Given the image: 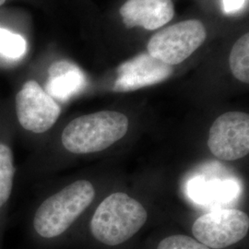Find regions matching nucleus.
<instances>
[{"label":"nucleus","mask_w":249,"mask_h":249,"mask_svg":"<svg viewBox=\"0 0 249 249\" xmlns=\"http://www.w3.org/2000/svg\"><path fill=\"white\" fill-rule=\"evenodd\" d=\"M6 0H0V6H2L4 3H5Z\"/></svg>","instance_id":"obj_17"},{"label":"nucleus","mask_w":249,"mask_h":249,"mask_svg":"<svg viewBox=\"0 0 249 249\" xmlns=\"http://www.w3.org/2000/svg\"><path fill=\"white\" fill-rule=\"evenodd\" d=\"M157 249H211L192 237L183 234L171 235L160 241Z\"/></svg>","instance_id":"obj_15"},{"label":"nucleus","mask_w":249,"mask_h":249,"mask_svg":"<svg viewBox=\"0 0 249 249\" xmlns=\"http://www.w3.org/2000/svg\"><path fill=\"white\" fill-rule=\"evenodd\" d=\"M15 176L14 156L8 145L0 143V209L11 195Z\"/></svg>","instance_id":"obj_12"},{"label":"nucleus","mask_w":249,"mask_h":249,"mask_svg":"<svg viewBox=\"0 0 249 249\" xmlns=\"http://www.w3.org/2000/svg\"><path fill=\"white\" fill-rule=\"evenodd\" d=\"M94 196V187L87 180H78L64 187L37 209L34 218L35 230L44 238L62 234L89 207Z\"/></svg>","instance_id":"obj_3"},{"label":"nucleus","mask_w":249,"mask_h":249,"mask_svg":"<svg viewBox=\"0 0 249 249\" xmlns=\"http://www.w3.org/2000/svg\"><path fill=\"white\" fill-rule=\"evenodd\" d=\"M247 0H222V9L226 15H232L244 9Z\"/></svg>","instance_id":"obj_16"},{"label":"nucleus","mask_w":249,"mask_h":249,"mask_svg":"<svg viewBox=\"0 0 249 249\" xmlns=\"http://www.w3.org/2000/svg\"><path fill=\"white\" fill-rule=\"evenodd\" d=\"M171 0H127L120 9V15L127 28L143 27L156 30L174 18Z\"/></svg>","instance_id":"obj_9"},{"label":"nucleus","mask_w":249,"mask_h":249,"mask_svg":"<svg viewBox=\"0 0 249 249\" xmlns=\"http://www.w3.org/2000/svg\"><path fill=\"white\" fill-rule=\"evenodd\" d=\"M230 69L232 75L244 83L249 82V35L236 41L230 53Z\"/></svg>","instance_id":"obj_13"},{"label":"nucleus","mask_w":249,"mask_h":249,"mask_svg":"<svg viewBox=\"0 0 249 249\" xmlns=\"http://www.w3.org/2000/svg\"><path fill=\"white\" fill-rule=\"evenodd\" d=\"M189 195L199 203L208 202H228L238 192L237 185L232 181H206L196 178L188 187Z\"/></svg>","instance_id":"obj_11"},{"label":"nucleus","mask_w":249,"mask_h":249,"mask_svg":"<svg viewBox=\"0 0 249 249\" xmlns=\"http://www.w3.org/2000/svg\"><path fill=\"white\" fill-rule=\"evenodd\" d=\"M148 213L138 200L116 192L99 205L90 221L94 238L107 246H118L130 239L147 222Z\"/></svg>","instance_id":"obj_1"},{"label":"nucleus","mask_w":249,"mask_h":249,"mask_svg":"<svg viewBox=\"0 0 249 249\" xmlns=\"http://www.w3.org/2000/svg\"><path fill=\"white\" fill-rule=\"evenodd\" d=\"M206 36L207 32L201 21H181L152 36L148 44V53L161 62L175 66L194 53L204 43Z\"/></svg>","instance_id":"obj_4"},{"label":"nucleus","mask_w":249,"mask_h":249,"mask_svg":"<svg viewBox=\"0 0 249 249\" xmlns=\"http://www.w3.org/2000/svg\"><path fill=\"white\" fill-rule=\"evenodd\" d=\"M208 146L215 157L235 160L249 152V116L228 112L215 119L209 132Z\"/></svg>","instance_id":"obj_7"},{"label":"nucleus","mask_w":249,"mask_h":249,"mask_svg":"<svg viewBox=\"0 0 249 249\" xmlns=\"http://www.w3.org/2000/svg\"><path fill=\"white\" fill-rule=\"evenodd\" d=\"M249 229L248 214L235 209H220L198 217L192 232L206 247L222 249L244 239Z\"/></svg>","instance_id":"obj_5"},{"label":"nucleus","mask_w":249,"mask_h":249,"mask_svg":"<svg viewBox=\"0 0 249 249\" xmlns=\"http://www.w3.org/2000/svg\"><path fill=\"white\" fill-rule=\"evenodd\" d=\"M128 119L116 111H101L73 119L64 128V148L75 154L104 151L127 132Z\"/></svg>","instance_id":"obj_2"},{"label":"nucleus","mask_w":249,"mask_h":249,"mask_svg":"<svg viewBox=\"0 0 249 249\" xmlns=\"http://www.w3.org/2000/svg\"><path fill=\"white\" fill-rule=\"evenodd\" d=\"M86 85V77L80 67L68 60L53 62L48 70L45 91L53 99L67 102Z\"/></svg>","instance_id":"obj_10"},{"label":"nucleus","mask_w":249,"mask_h":249,"mask_svg":"<svg viewBox=\"0 0 249 249\" xmlns=\"http://www.w3.org/2000/svg\"><path fill=\"white\" fill-rule=\"evenodd\" d=\"M172 73L169 65L149 53H141L119 66L114 90L123 92L151 86L166 80Z\"/></svg>","instance_id":"obj_8"},{"label":"nucleus","mask_w":249,"mask_h":249,"mask_svg":"<svg viewBox=\"0 0 249 249\" xmlns=\"http://www.w3.org/2000/svg\"><path fill=\"white\" fill-rule=\"evenodd\" d=\"M19 124L30 132L45 133L56 123L61 108L36 80H28L15 99Z\"/></svg>","instance_id":"obj_6"},{"label":"nucleus","mask_w":249,"mask_h":249,"mask_svg":"<svg viewBox=\"0 0 249 249\" xmlns=\"http://www.w3.org/2000/svg\"><path fill=\"white\" fill-rule=\"evenodd\" d=\"M26 41L19 35L0 27V54L12 59L21 57L26 52Z\"/></svg>","instance_id":"obj_14"}]
</instances>
